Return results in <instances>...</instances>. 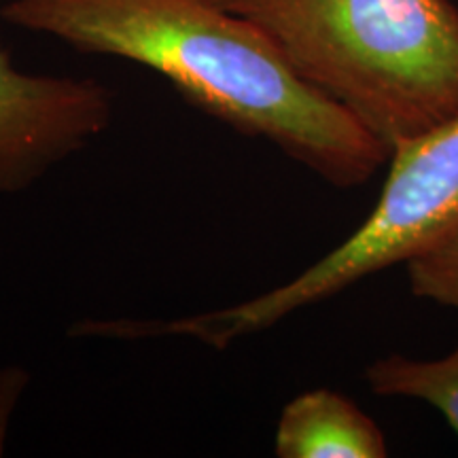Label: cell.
I'll use <instances>...</instances> for the list:
<instances>
[{"label":"cell","instance_id":"5","mask_svg":"<svg viewBox=\"0 0 458 458\" xmlns=\"http://www.w3.org/2000/svg\"><path fill=\"white\" fill-rule=\"evenodd\" d=\"M278 458H385L386 437L351 399L329 388L297 394L280 414Z\"/></svg>","mask_w":458,"mask_h":458},{"label":"cell","instance_id":"1","mask_svg":"<svg viewBox=\"0 0 458 458\" xmlns=\"http://www.w3.org/2000/svg\"><path fill=\"white\" fill-rule=\"evenodd\" d=\"M0 17L81 54L151 68L199 111L331 185H365L391 148L303 81L267 34L213 0H7Z\"/></svg>","mask_w":458,"mask_h":458},{"label":"cell","instance_id":"8","mask_svg":"<svg viewBox=\"0 0 458 458\" xmlns=\"http://www.w3.org/2000/svg\"><path fill=\"white\" fill-rule=\"evenodd\" d=\"M30 385V376L21 368H0V456L4 452L11 414L24 388Z\"/></svg>","mask_w":458,"mask_h":458},{"label":"cell","instance_id":"7","mask_svg":"<svg viewBox=\"0 0 458 458\" xmlns=\"http://www.w3.org/2000/svg\"><path fill=\"white\" fill-rule=\"evenodd\" d=\"M411 293L458 310V229L405 261Z\"/></svg>","mask_w":458,"mask_h":458},{"label":"cell","instance_id":"6","mask_svg":"<svg viewBox=\"0 0 458 458\" xmlns=\"http://www.w3.org/2000/svg\"><path fill=\"white\" fill-rule=\"evenodd\" d=\"M371 393L431 403L458 433V348L437 360L391 357L374 360L365 369Z\"/></svg>","mask_w":458,"mask_h":458},{"label":"cell","instance_id":"2","mask_svg":"<svg viewBox=\"0 0 458 458\" xmlns=\"http://www.w3.org/2000/svg\"><path fill=\"white\" fill-rule=\"evenodd\" d=\"M276 45L388 148L458 114V7L450 0H213Z\"/></svg>","mask_w":458,"mask_h":458},{"label":"cell","instance_id":"9","mask_svg":"<svg viewBox=\"0 0 458 458\" xmlns=\"http://www.w3.org/2000/svg\"><path fill=\"white\" fill-rule=\"evenodd\" d=\"M4 3H7V0H0V4H4Z\"/></svg>","mask_w":458,"mask_h":458},{"label":"cell","instance_id":"3","mask_svg":"<svg viewBox=\"0 0 458 458\" xmlns=\"http://www.w3.org/2000/svg\"><path fill=\"white\" fill-rule=\"evenodd\" d=\"M458 229V114L391 148L388 176L363 225L289 283L223 310L170 320L123 318V340L189 337L225 351L240 337L410 261Z\"/></svg>","mask_w":458,"mask_h":458},{"label":"cell","instance_id":"4","mask_svg":"<svg viewBox=\"0 0 458 458\" xmlns=\"http://www.w3.org/2000/svg\"><path fill=\"white\" fill-rule=\"evenodd\" d=\"M113 114L106 85L17 71L0 38V196L26 191L89 147Z\"/></svg>","mask_w":458,"mask_h":458}]
</instances>
